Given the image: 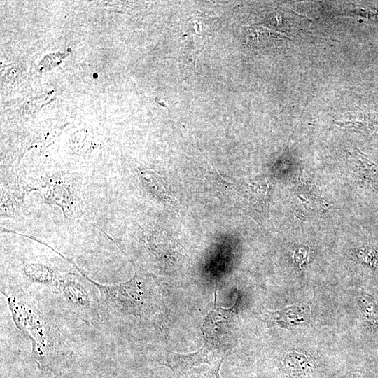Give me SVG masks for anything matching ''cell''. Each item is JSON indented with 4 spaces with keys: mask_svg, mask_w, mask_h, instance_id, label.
Instances as JSON below:
<instances>
[{
    "mask_svg": "<svg viewBox=\"0 0 378 378\" xmlns=\"http://www.w3.org/2000/svg\"><path fill=\"white\" fill-rule=\"evenodd\" d=\"M93 283L108 307L120 315L149 320L159 318L166 312L163 289L150 276L136 272L132 279L120 284Z\"/></svg>",
    "mask_w": 378,
    "mask_h": 378,
    "instance_id": "cell-1",
    "label": "cell"
},
{
    "mask_svg": "<svg viewBox=\"0 0 378 378\" xmlns=\"http://www.w3.org/2000/svg\"><path fill=\"white\" fill-rule=\"evenodd\" d=\"M8 300L16 325L29 337L37 360L45 365L52 343L50 330L46 318L29 302L15 297H8Z\"/></svg>",
    "mask_w": 378,
    "mask_h": 378,
    "instance_id": "cell-2",
    "label": "cell"
},
{
    "mask_svg": "<svg viewBox=\"0 0 378 378\" xmlns=\"http://www.w3.org/2000/svg\"><path fill=\"white\" fill-rule=\"evenodd\" d=\"M228 348L204 340L202 346L191 354H180L168 351L164 365L173 371L186 372L204 365L222 364Z\"/></svg>",
    "mask_w": 378,
    "mask_h": 378,
    "instance_id": "cell-3",
    "label": "cell"
},
{
    "mask_svg": "<svg viewBox=\"0 0 378 378\" xmlns=\"http://www.w3.org/2000/svg\"><path fill=\"white\" fill-rule=\"evenodd\" d=\"M239 299L238 294L235 303L228 309L218 307L216 306V294L215 293L214 307L204 317L201 326L204 340L227 347L224 340L227 337L229 327L236 313Z\"/></svg>",
    "mask_w": 378,
    "mask_h": 378,
    "instance_id": "cell-4",
    "label": "cell"
},
{
    "mask_svg": "<svg viewBox=\"0 0 378 378\" xmlns=\"http://www.w3.org/2000/svg\"><path fill=\"white\" fill-rule=\"evenodd\" d=\"M57 287L76 311L83 313L87 318H92V313L96 310L95 303L92 293L90 294L87 286L78 279L69 276L61 278Z\"/></svg>",
    "mask_w": 378,
    "mask_h": 378,
    "instance_id": "cell-5",
    "label": "cell"
},
{
    "mask_svg": "<svg viewBox=\"0 0 378 378\" xmlns=\"http://www.w3.org/2000/svg\"><path fill=\"white\" fill-rule=\"evenodd\" d=\"M311 308L306 304H294L271 312L272 321L286 329L307 325L310 320Z\"/></svg>",
    "mask_w": 378,
    "mask_h": 378,
    "instance_id": "cell-6",
    "label": "cell"
},
{
    "mask_svg": "<svg viewBox=\"0 0 378 378\" xmlns=\"http://www.w3.org/2000/svg\"><path fill=\"white\" fill-rule=\"evenodd\" d=\"M314 368L313 358L306 352L290 351L282 360L284 372L290 378H302L312 372Z\"/></svg>",
    "mask_w": 378,
    "mask_h": 378,
    "instance_id": "cell-7",
    "label": "cell"
},
{
    "mask_svg": "<svg viewBox=\"0 0 378 378\" xmlns=\"http://www.w3.org/2000/svg\"><path fill=\"white\" fill-rule=\"evenodd\" d=\"M141 181L148 190L164 203L172 204L174 197L166 182L155 172L144 171L141 173Z\"/></svg>",
    "mask_w": 378,
    "mask_h": 378,
    "instance_id": "cell-8",
    "label": "cell"
},
{
    "mask_svg": "<svg viewBox=\"0 0 378 378\" xmlns=\"http://www.w3.org/2000/svg\"><path fill=\"white\" fill-rule=\"evenodd\" d=\"M357 304L370 328L378 332V305L374 300L363 292L358 297Z\"/></svg>",
    "mask_w": 378,
    "mask_h": 378,
    "instance_id": "cell-9",
    "label": "cell"
},
{
    "mask_svg": "<svg viewBox=\"0 0 378 378\" xmlns=\"http://www.w3.org/2000/svg\"><path fill=\"white\" fill-rule=\"evenodd\" d=\"M25 273L30 279L37 283L46 284L52 281L53 275L50 270L38 265H29L25 268Z\"/></svg>",
    "mask_w": 378,
    "mask_h": 378,
    "instance_id": "cell-10",
    "label": "cell"
},
{
    "mask_svg": "<svg viewBox=\"0 0 378 378\" xmlns=\"http://www.w3.org/2000/svg\"><path fill=\"white\" fill-rule=\"evenodd\" d=\"M221 364L204 365L192 368L186 372L185 378H221L219 374Z\"/></svg>",
    "mask_w": 378,
    "mask_h": 378,
    "instance_id": "cell-11",
    "label": "cell"
},
{
    "mask_svg": "<svg viewBox=\"0 0 378 378\" xmlns=\"http://www.w3.org/2000/svg\"><path fill=\"white\" fill-rule=\"evenodd\" d=\"M358 257L364 263L375 270H378V252L370 249H363L359 252Z\"/></svg>",
    "mask_w": 378,
    "mask_h": 378,
    "instance_id": "cell-12",
    "label": "cell"
},
{
    "mask_svg": "<svg viewBox=\"0 0 378 378\" xmlns=\"http://www.w3.org/2000/svg\"><path fill=\"white\" fill-rule=\"evenodd\" d=\"M308 251L307 248H301L295 253V260L299 265H301L307 260Z\"/></svg>",
    "mask_w": 378,
    "mask_h": 378,
    "instance_id": "cell-13",
    "label": "cell"
},
{
    "mask_svg": "<svg viewBox=\"0 0 378 378\" xmlns=\"http://www.w3.org/2000/svg\"><path fill=\"white\" fill-rule=\"evenodd\" d=\"M350 378H358V377H356V376H353V377H350Z\"/></svg>",
    "mask_w": 378,
    "mask_h": 378,
    "instance_id": "cell-14",
    "label": "cell"
}]
</instances>
